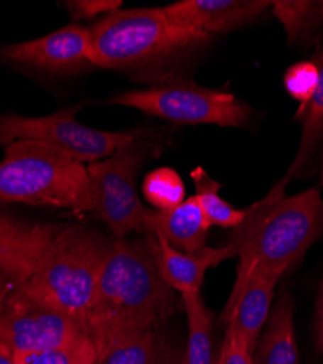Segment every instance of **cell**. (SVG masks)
<instances>
[{
  "label": "cell",
  "instance_id": "6da1fadb",
  "mask_svg": "<svg viewBox=\"0 0 323 364\" xmlns=\"http://www.w3.org/2000/svg\"><path fill=\"white\" fill-rule=\"evenodd\" d=\"M173 305V290L160 276L150 236L111 240L86 322L97 363L119 344L155 331Z\"/></svg>",
  "mask_w": 323,
  "mask_h": 364
},
{
  "label": "cell",
  "instance_id": "7a4b0ae2",
  "mask_svg": "<svg viewBox=\"0 0 323 364\" xmlns=\"http://www.w3.org/2000/svg\"><path fill=\"white\" fill-rule=\"evenodd\" d=\"M94 68L124 72L149 86L185 79L214 36L172 22L162 8L119 9L91 26Z\"/></svg>",
  "mask_w": 323,
  "mask_h": 364
},
{
  "label": "cell",
  "instance_id": "3957f363",
  "mask_svg": "<svg viewBox=\"0 0 323 364\" xmlns=\"http://www.w3.org/2000/svg\"><path fill=\"white\" fill-rule=\"evenodd\" d=\"M284 178L246 208L243 222L231 230L229 245L239 258L236 277L251 268L280 276L297 264L323 233V197L317 188L287 196Z\"/></svg>",
  "mask_w": 323,
  "mask_h": 364
},
{
  "label": "cell",
  "instance_id": "277c9868",
  "mask_svg": "<svg viewBox=\"0 0 323 364\" xmlns=\"http://www.w3.org/2000/svg\"><path fill=\"white\" fill-rule=\"evenodd\" d=\"M0 162V201L91 213L97 194L84 164L48 144L21 140Z\"/></svg>",
  "mask_w": 323,
  "mask_h": 364
},
{
  "label": "cell",
  "instance_id": "5b68a950",
  "mask_svg": "<svg viewBox=\"0 0 323 364\" xmlns=\"http://www.w3.org/2000/svg\"><path fill=\"white\" fill-rule=\"evenodd\" d=\"M108 245L87 229H60L34 274L16 289L86 328Z\"/></svg>",
  "mask_w": 323,
  "mask_h": 364
},
{
  "label": "cell",
  "instance_id": "8992f818",
  "mask_svg": "<svg viewBox=\"0 0 323 364\" xmlns=\"http://www.w3.org/2000/svg\"><path fill=\"white\" fill-rule=\"evenodd\" d=\"M108 104L134 108L176 124L243 129L252 119V108L234 94L188 79L127 90L108 100Z\"/></svg>",
  "mask_w": 323,
  "mask_h": 364
},
{
  "label": "cell",
  "instance_id": "52a82bcc",
  "mask_svg": "<svg viewBox=\"0 0 323 364\" xmlns=\"http://www.w3.org/2000/svg\"><path fill=\"white\" fill-rule=\"evenodd\" d=\"M80 105L44 117L0 115V146L29 140L53 146L82 164H94L114 155L137 137L130 132H102L83 126L76 119Z\"/></svg>",
  "mask_w": 323,
  "mask_h": 364
},
{
  "label": "cell",
  "instance_id": "ba28073f",
  "mask_svg": "<svg viewBox=\"0 0 323 364\" xmlns=\"http://www.w3.org/2000/svg\"><path fill=\"white\" fill-rule=\"evenodd\" d=\"M148 155L149 143L137 134L109 158L86 166L97 194L94 213L109 228L114 239H126L131 232L143 233L149 208L138 197L136 178Z\"/></svg>",
  "mask_w": 323,
  "mask_h": 364
},
{
  "label": "cell",
  "instance_id": "9c48e42d",
  "mask_svg": "<svg viewBox=\"0 0 323 364\" xmlns=\"http://www.w3.org/2000/svg\"><path fill=\"white\" fill-rule=\"evenodd\" d=\"M86 336L84 325L18 289L0 314V346L18 358L62 350Z\"/></svg>",
  "mask_w": 323,
  "mask_h": 364
},
{
  "label": "cell",
  "instance_id": "30bf717a",
  "mask_svg": "<svg viewBox=\"0 0 323 364\" xmlns=\"http://www.w3.org/2000/svg\"><path fill=\"white\" fill-rule=\"evenodd\" d=\"M0 62L47 73H76L94 68L91 26L66 25L35 40L0 47Z\"/></svg>",
  "mask_w": 323,
  "mask_h": 364
},
{
  "label": "cell",
  "instance_id": "8fae6325",
  "mask_svg": "<svg viewBox=\"0 0 323 364\" xmlns=\"http://www.w3.org/2000/svg\"><path fill=\"white\" fill-rule=\"evenodd\" d=\"M281 277L265 268H251L245 276L236 277L226 303L223 322L253 350L270 318L275 287Z\"/></svg>",
  "mask_w": 323,
  "mask_h": 364
},
{
  "label": "cell",
  "instance_id": "7c38bea8",
  "mask_svg": "<svg viewBox=\"0 0 323 364\" xmlns=\"http://www.w3.org/2000/svg\"><path fill=\"white\" fill-rule=\"evenodd\" d=\"M60 228L33 225L0 211V279L15 289L38 268Z\"/></svg>",
  "mask_w": 323,
  "mask_h": 364
},
{
  "label": "cell",
  "instance_id": "4fadbf2b",
  "mask_svg": "<svg viewBox=\"0 0 323 364\" xmlns=\"http://www.w3.org/2000/svg\"><path fill=\"white\" fill-rule=\"evenodd\" d=\"M268 8V0H181L162 9L172 22L216 37L255 22Z\"/></svg>",
  "mask_w": 323,
  "mask_h": 364
},
{
  "label": "cell",
  "instance_id": "5bb4252c",
  "mask_svg": "<svg viewBox=\"0 0 323 364\" xmlns=\"http://www.w3.org/2000/svg\"><path fill=\"white\" fill-rule=\"evenodd\" d=\"M150 242L162 279L172 290L181 294L199 291L205 272L236 257L229 244L220 248L204 247L194 252H184L162 237L150 236Z\"/></svg>",
  "mask_w": 323,
  "mask_h": 364
},
{
  "label": "cell",
  "instance_id": "9a60e30c",
  "mask_svg": "<svg viewBox=\"0 0 323 364\" xmlns=\"http://www.w3.org/2000/svg\"><path fill=\"white\" fill-rule=\"evenodd\" d=\"M210 228L197 197L192 196L170 210H148L143 233L162 237L180 251L194 252L207 247Z\"/></svg>",
  "mask_w": 323,
  "mask_h": 364
},
{
  "label": "cell",
  "instance_id": "2e32d148",
  "mask_svg": "<svg viewBox=\"0 0 323 364\" xmlns=\"http://www.w3.org/2000/svg\"><path fill=\"white\" fill-rule=\"evenodd\" d=\"M258 338L255 364H297L295 305L288 293H283Z\"/></svg>",
  "mask_w": 323,
  "mask_h": 364
},
{
  "label": "cell",
  "instance_id": "e0dca14e",
  "mask_svg": "<svg viewBox=\"0 0 323 364\" xmlns=\"http://www.w3.org/2000/svg\"><path fill=\"white\" fill-rule=\"evenodd\" d=\"M314 63L319 69V83L309 105L299 117L302 123L299 149L283 176L288 182L297 179L306 171L323 141V50L316 55Z\"/></svg>",
  "mask_w": 323,
  "mask_h": 364
},
{
  "label": "cell",
  "instance_id": "ac0fdd59",
  "mask_svg": "<svg viewBox=\"0 0 323 364\" xmlns=\"http://www.w3.org/2000/svg\"><path fill=\"white\" fill-rule=\"evenodd\" d=\"M182 303L188 325V344L184 364H214L213 316L201 297V291L184 293Z\"/></svg>",
  "mask_w": 323,
  "mask_h": 364
},
{
  "label": "cell",
  "instance_id": "d6986e66",
  "mask_svg": "<svg viewBox=\"0 0 323 364\" xmlns=\"http://www.w3.org/2000/svg\"><path fill=\"white\" fill-rule=\"evenodd\" d=\"M271 9L291 46L309 41L323 26V0H274Z\"/></svg>",
  "mask_w": 323,
  "mask_h": 364
},
{
  "label": "cell",
  "instance_id": "ffe728a7",
  "mask_svg": "<svg viewBox=\"0 0 323 364\" xmlns=\"http://www.w3.org/2000/svg\"><path fill=\"white\" fill-rule=\"evenodd\" d=\"M194 186H195V197L202 210L205 219L209 220L210 226H220L224 229L238 228L245 216L246 208L239 210L234 208L230 203L220 197L221 184L216 181L212 175L205 172L201 166H197L190 173Z\"/></svg>",
  "mask_w": 323,
  "mask_h": 364
},
{
  "label": "cell",
  "instance_id": "44dd1931",
  "mask_svg": "<svg viewBox=\"0 0 323 364\" xmlns=\"http://www.w3.org/2000/svg\"><path fill=\"white\" fill-rule=\"evenodd\" d=\"M141 190L153 210H170L185 201L184 181L172 168H159L146 175Z\"/></svg>",
  "mask_w": 323,
  "mask_h": 364
},
{
  "label": "cell",
  "instance_id": "7402d4cb",
  "mask_svg": "<svg viewBox=\"0 0 323 364\" xmlns=\"http://www.w3.org/2000/svg\"><path fill=\"white\" fill-rule=\"evenodd\" d=\"M160 354L156 332L149 331L119 344L97 364H160Z\"/></svg>",
  "mask_w": 323,
  "mask_h": 364
},
{
  "label": "cell",
  "instance_id": "603a6c76",
  "mask_svg": "<svg viewBox=\"0 0 323 364\" xmlns=\"http://www.w3.org/2000/svg\"><path fill=\"white\" fill-rule=\"evenodd\" d=\"M319 83V69L317 65L314 63V60L312 62H299L290 66L284 75V87L287 90V94L299 102V109L296 114V118L300 117V114L306 109L309 105L314 90Z\"/></svg>",
  "mask_w": 323,
  "mask_h": 364
},
{
  "label": "cell",
  "instance_id": "cb8c5ba5",
  "mask_svg": "<svg viewBox=\"0 0 323 364\" xmlns=\"http://www.w3.org/2000/svg\"><path fill=\"white\" fill-rule=\"evenodd\" d=\"M16 360L19 364H97V351L91 338L86 336L66 348L21 358L16 357Z\"/></svg>",
  "mask_w": 323,
  "mask_h": 364
},
{
  "label": "cell",
  "instance_id": "d4e9b609",
  "mask_svg": "<svg viewBox=\"0 0 323 364\" xmlns=\"http://www.w3.org/2000/svg\"><path fill=\"white\" fill-rule=\"evenodd\" d=\"M253 353L255 350L231 328L226 329L224 341L219 351L221 364H255Z\"/></svg>",
  "mask_w": 323,
  "mask_h": 364
},
{
  "label": "cell",
  "instance_id": "484cf974",
  "mask_svg": "<svg viewBox=\"0 0 323 364\" xmlns=\"http://www.w3.org/2000/svg\"><path fill=\"white\" fill-rule=\"evenodd\" d=\"M121 0H70L66 2L72 18L75 19H92L99 15H109L121 8Z\"/></svg>",
  "mask_w": 323,
  "mask_h": 364
},
{
  "label": "cell",
  "instance_id": "4316f807",
  "mask_svg": "<svg viewBox=\"0 0 323 364\" xmlns=\"http://www.w3.org/2000/svg\"><path fill=\"white\" fill-rule=\"evenodd\" d=\"M314 331H316V346H317L319 351L323 353V283H322V287H320L317 306H316Z\"/></svg>",
  "mask_w": 323,
  "mask_h": 364
},
{
  "label": "cell",
  "instance_id": "83f0119b",
  "mask_svg": "<svg viewBox=\"0 0 323 364\" xmlns=\"http://www.w3.org/2000/svg\"><path fill=\"white\" fill-rule=\"evenodd\" d=\"M15 290V287L8 283L6 280H2L0 279V314H2V309L5 306V301L8 299V296Z\"/></svg>",
  "mask_w": 323,
  "mask_h": 364
},
{
  "label": "cell",
  "instance_id": "f1b7e54d",
  "mask_svg": "<svg viewBox=\"0 0 323 364\" xmlns=\"http://www.w3.org/2000/svg\"><path fill=\"white\" fill-rule=\"evenodd\" d=\"M0 364H19L16 357L6 347L0 346Z\"/></svg>",
  "mask_w": 323,
  "mask_h": 364
},
{
  "label": "cell",
  "instance_id": "f546056e",
  "mask_svg": "<svg viewBox=\"0 0 323 364\" xmlns=\"http://www.w3.org/2000/svg\"><path fill=\"white\" fill-rule=\"evenodd\" d=\"M319 184L323 187V149H322V155H320V166H319Z\"/></svg>",
  "mask_w": 323,
  "mask_h": 364
},
{
  "label": "cell",
  "instance_id": "4dcf8cb0",
  "mask_svg": "<svg viewBox=\"0 0 323 364\" xmlns=\"http://www.w3.org/2000/svg\"><path fill=\"white\" fill-rule=\"evenodd\" d=\"M214 364H221V361H220V354H217V357H216V360H214Z\"/></svg>",
  "mask_w": 323,
  "mask_h": 364
},
{
  "label": "cell",
  "instance_id": "1f68e13d",
  "mask_svg": "<svg viewBox=\"0 0 323 364\" xmlns=\"http://www.w3.org/2000/svg\"><path fill=\"white\" fill-rule=\"evenodd\" d=\"M180 364H184V360H182V361H181V363H180Z\"/></svg>",
  "mask_w": 323,
  "mask_h": 364
}]
</instances>
